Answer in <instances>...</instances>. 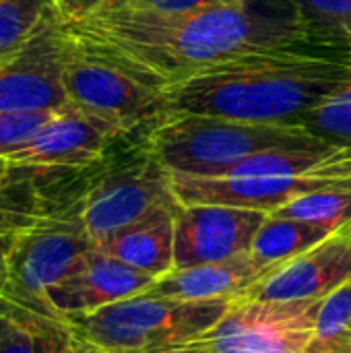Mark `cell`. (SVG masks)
I'll use <instances>...</instances> for the list:
<instances>
[{"label": "cell", "mask_w": 351, "mask_h": 353, "mask_svg": "<svg viewBox=\"0 0 351 353\" xmlns=\"http://www.w3.org/2000/svg\"><path fill=\"white\" fill-rule=\"evenodd\" d=\"M62 31L83 52L155 91L240 54L306 41L290 0H240L184 14L106 4Z\"/></svg>", "instance_id": "1"}, {"label": "cell", "mask_w": 351, "mask_h": 353, "mask_svg": "<svg viewBox=\"0 0 351 353\" xmlns=\"http://www.w3.org/2000/svg\"><path fill=\"white\" fill-rule=\"evenodd\" d=\"M351 81V48L308 41L265 48L213 64L159 91L166 114L290 124Z\"/></svg>", "instance_id": "2"}, {"label": "cell", "mask_w": 351, "mask_h": 353, "mask_svg": "<svg viewBox=\"0 0 351 353\" xmlns=\"http://www.w3.org/2000/svg\"><path fill=\"white\" fill-rule=\"evenodd\" d=\"M180 205H228L273 213L310 192L351 182V147L312 145L261 151L223 176L170 174Z\"/></svg>", "instance_id": "3"}, {"label": "cell", "mask_w": 351, "mask_h": 353, "mask_svg": "<svg viewBox=\"0 0 351 353\" xmlns=\"http://www.w3.org/2000/svg\"><path fill=\"white\" fill-rule=\"evenodd\" d=\"M323 143L302 126L203 114H166L149 126L145 139V147L170 174L201 178L223 176L261 151Z\"/></svg>", "instance_id": "4"}, {"label": "cell", "mask_w": 351, "mask_h": 353, "mask_svg": "<svg viewBox=\"0 0 351 353\" xmlns=\"http://www.w3.org/2000/svg\"><path fill=\"white\" fill-rule=\"evenodd\" d=\"M234 300H176L151 292L64 316L68 333L99 353H170L209 331Z\"/></svg>", "instance_id": "5"}, {"label": "cell", "mask_w": 351, "mask_h": 353, "mask_svg": "<svg viewBox=\"0 0 351 353\" xmlns=\"http://www.w3.org/2000/svg\"><path fill=\"white\" fill-rule=\"evenodd\" d=\"M81 207L39 217L12 236L6 281L0 292V312L62 321L48 302V290L66 277L91 250Z\"/></svg>", "instance_id": "6"}, {"label": "cell", "mask_w": 351, "mask_h": 353, "mask_svg": "<svg viewBox=\"0 0 351 353\" xmlns=\"http://www.w3.org/2000/svg\"><path fill=\"white\" fill-rule=\"evenodd\" d=\"M178 209L170 172L145 147L126 159H112L108 153L85 190L81 219L97 246L112 234L155 213Z\"/></svg>", "instance_id": "7"}, {"label": "cell", "mask_w": 351, "mask_h": 353, "mask_svg": "<svg viewBox=\"0 0 351 353\" xmlns=\"http://www.w3.org/2000/svg\"><path fill=\"white\" fill-rule=\"evenodd\" d=\"M323 300L236 298L209 331L170 353H306Z\"/></svg>", "instance_id": "8"}, {"label": "cell", "mask_w": 351, "mask_h": 353, "mask_svg": "<svg viewBox=\"0 0 351 353\" xmlns=\"http://www.w3.org/2000/svg\"><path fill=\"white\" fill-rule=\"evenodd\" d=\"M62 83L70 105L110 124L122 139L155 124L163 116L159 91L139 83L118 66L83 52L68 37Z\"/></svg>", "instance_id": "9"}, {"label": "cell", "mask_w": 351, "mask_h": 353, "mask_svg": "<svg viewBox=\"0 0 351 353\" xmlns=\"http://www.w3.org/2000/svg\"><path fill=\"white\" fill-rule=\"evenodd\" d=\"M120 139L110 124L66 103L25 145L0 155V172L89 170Z\"/></svg>", "instance_id": "10"}, {"label": "cell", "mask_w": 351, "mask_h": 353, "mask_svg": "<svg viewBox=\"0 0 351 353\" xmlns=\"http://www.w3.org/2000/svg\"><path fill=\"white\" fill-rule=\"evenodd\" d=\"M66 37L58 21L0 60V114L54 112L68 103L62 66Z\"/></svg>", "instance_id": "11"}, {"label": "cell", "mask_w": 351, "mask_h": 353, "mask_svg": "<svg viewBox=\"0 0 351 353\" xmlns=\"http://www.w3.org/2000/svg\"><path fill=\"white\" fill-rule=\"evenodd\" d=\"M269 213L228 205H182L174 217V269L248 254Z\"/></svg>", "instance_id": "12"}, {"label": "cell", "mask_w": 351, "mask_h": 353, "mask_svg": "<svg viewBox=\"0 0 351 353\" xmlns=\"http://www.w3.org/2000/svg\"><path fill=\"white\" fill-rule=\"evenodd\" d=\"M351 279V223L261 279L246 298L263 302L323 300Z\"/></svg>", "instance_id": "13"}, {"label": "cell", "mask_w": 351, "mask_h": 353, "mask_svg": "<svg viewBox=\"0 0 351 353\" xmlns=\"http://www.w3.org/2000/svg\"><path fill=\"white\" fill-rule=\"evenodd\" d=\"M155 281V275L93 248L66 277L48 290V302L60 316L87 314L149 292Z\"/></svg>", "instance_id": "14"}, {"label": "cell", "mask_w": 351, "mask_h": 353, "mask_svg": "<svg viewBox=\"0 0 351 353\" xmlns=\"http://www.w3.org/2000/svg\"><path fill=\"white\" fill-rule=\"evenodd\" d=\"M277 267L281 265L265 267L248 252L221 263L172 269L161 275L149 292L176 300H236L246 296Z\"/></svg>", "instance_id": "15"}, {"label": "cell", "mask_w": 351, "mask_h": 353, "mask_svg": "<svg viewBox=\"0 0 351 353\" xmlns=\"http://www.w3.org/2000/svg\"><path fill=\"white\" fill-rule=\"evenodd\" d=\"M182 207V205H180ZM178 211L155 213L130 228L101 240L95 248L157 279L170 273L174 263V217Z\"/></svg>", "instance_id": "16"}, {"label": "cell", "mask_w": 351, "mask_h": 353, "mask_svg": "<svg viewBox=\"0 0 351 353\" xmlns=\"http://www.w3.org/2000/svg\"><path fill=\"white\" fill-rule=\"evenodd\" d=\"M331 234V230L317 223L269 215L254 236L250 256L265 267L283 265L314 248Z\"/></svg>", "instance_id": "17"}, {"label": "cell", "mask_w": 351, "mask_h": 353, "mask_svg": "<svg viewBox=\"0 0 351 353\" xmlns=\"http://www.w3.org/2000/svg\"><path fill=\"white\" fill-rule=\"evenodd\" d=\"M314 46L351 48V0H290Z\"/></svg>", "instance_id": "18"}, {"label": "cell", "mask_w": 351, "mask_h": 353, "mask_svg": "<svg viewBox=\"0 0 351 353\" xmlns=\"http://www.w3.org/2000/svg\"><path fill=\"white\" fill-rule=\"evenodd\" d=\"M54 21L58 17L48 0H0V60L19 52Z\"/></svg>", "instance_id": "19"}, {"label": "cell", "mask_w": 351, "mask_h": 353, "mask_svg": "<svg viewBox=\"0 0 351 353\" xmlns=\"http://www.w3.org/2000/svg\"><path fill=\"white\" fill-rule=\"evenodd\" d=\"M306 353H351V279L321 302Z\"/></svg>", "instance_id": "20"}, {"label": "cell", "mask_w": 351, "mask_h": 353, "mask_svg": "<svg viewBox=\"0 0 351 353\" xmlns=\"http://www.w3.org/2000/svg\"><path fill=\"white\" fill-rule=\"evenodd\" d=\"M269 215L300 219L335 232L351 223V182L300 196Z\"/></svg>", "instance_id": "21"}, {"label": "cell", "mask_w": 351, "mask_h": 353, "mask_svg": "<svg viewBox=\"0 0 351 353\" xmlns=\"http://www.w3.org/2000/svg\"><path fill=\"white\" fill-rule=\"evenodd\" d=\"M300 126L325 143L351 147V81L308 112Z\"/></svg>", "instance_id": "22"}, {"label": "cell", "mask_w": 351, "mask_h": 353, "mask_svg": "<svg viewBox=\"0 0 351 353\" xmlns=\"http://www.w3.org/2000/svg\"><path fill=\"white\" fill-rule=\"evenodd\" d=\"M62 321L0 312V353H37V331Z\"/></svg>", "instance_id": "23"}, {"label": "cell", "mask_w": 351, "mask_h": 353, "mask_svg": "<svg viewBox=\"0 0 351 353\" xmlns=\"http://www.w3.org/2000/svg\"><path fill=\"white\" fill-rule=\"evenodd\" d=\"M54 112L0 114V155L25 145L54 116Z\"/></svg>", "instance_id": "24"}, {"label": "cell", "mask_w": 351, "mask_h": 353, "mask_svg": "<svg viewBox=\"0 0 351 353\" xmlns=\"http://www.w3.org/2000/svg\"><path fill=\"white\" fill-rule=\"evenodd\" d=\"M234 2H240V0H108L106 4H118V6L145 10V12H157V14H184V12L207 10V8L225 6Z\"/></svg>", "instance_id": "25"}, {"label": "cell", "mask_w": 351, "mask_h": 353, "mask_svg": "<svg viewBox=\"0 0 351 353\" xmlns=\"http://www.w3.org/2000/svg\"><path fill=\"white\" fill-rule=\"evenodd\" d=\"M35 339H37V353H99L91 350L89 345L77 341L68 333L66 325L60 329L35 335Z\"/></svg>", "instance_id": "26"}, {"label": "cell", "mask_w": 351, "mask_h": 353, "mask_svg": "<svg viewBox=\"0 0 351 353\" xmlns=\"http://www.w3.org/2000/svg\"><path fill=\"white\" fill-rule=\"evenodd\" d=\"M48 2L54 14L58 17L60 25H66L91 14L93 10L101 8L108 0H48Z\"/></svg>", "instance_id": "27"}, {"label": "cell", "mask_w": 351, "mask_h": 353, "mask_svg": "<svg viewBox=\"0 0 351 353\" xmlns=\"http://www.w3.org/2000/svg\"><path fill=\"white\" fill-rule=\"evenodd\" d=\"M31 223H35V221H31L29 217L19 213L8 201H4L0 196V236L2 234H17L25 228H29Z\"/></svg>", "instance_id": "28"}, {"label": "cell", "mask_w": 351, "mask_h": 353, "mask_svg": "<svg viewBox=\"0 0 351 353\" xmlns=\"http://www.w3.org/2000/svg\"><path fill=\"white\" fill-rule=\"evenodd\" d=\"M12 236L14 234H2L0 236V292L6 281V271H8V254L12 246Z\"/></svg>", "instance_id": "29"}]
</instances>
